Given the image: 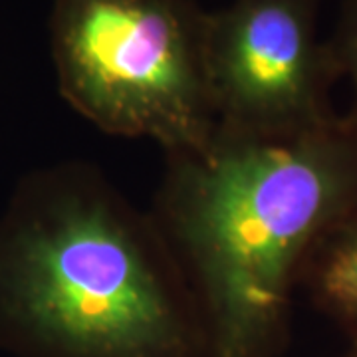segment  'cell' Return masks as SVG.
Wrapping results in <instances>:
<instances>
[{
    "mask_svg": "<svg viewBox=\"0 0 357 357\" xmlns=\"http://www.w3.org/2000/svg\"><path fill=\"white\" fill-rule=\"evenodd\" d=\"M157 225L192 296L201 357H280L307 258L357 206V107L167 155Z\"/></svg>",
    "mask_w": 357,
    "mask_h": 357,
    "instance_id": "1",
    "label": "cell"
},
{
    "mask_svg": "<svg viewBox=\"0 0 357 357\" xmlns=\"http://www.w3.org/2000/svg\"><path fill=\"white\" fill-rule=\"evenodd\" d=\"M0 337L28 357H201L163 234L82 167L28 177L0 215Z\"/></svg>",
    "mask_w": 357,
    "mask_h": 357,
    "instance_id": "2",
    "label": "cell"
},
{
    "mask_svg": "<svg viewBox=\"0 0 357 357\" xmlns=\"http://www.w3.org/2000/svg\"><path fill=\"white\" fill-rule=\"evenodd\" d=\"M192 0H54L50 52L70 107L112 135L167 155L201 151L217 131Z\"/></svg>",
    "mask_w": 357,
    "mask_h": 357,
    "instance_id": "3",
    "label": "cell"
},
{
    "mask_svg": "<svg viewBox=\"0 0 357 357\" xmlns=\"http://www.w3.org/2000/svg\"><path fill=\"white\" fill-rule=\"evenodd\" d=\"M204 66L222 131L290 135L337 112L340 72L319 38L318 0H232L206 13Z\"/></svg>",
    "mask_w": 357,
    "mask_h": 357,
    "instance_id": "4",
    "label": "cell"
},
{
    "mask_svg": "<svg viewBox=\"0 0 357 357\" xmlns=\"http://www.w3.org/2000/svg\"><path fill=\"white\" fill-rule=\"evenodd\" d=\"M298 290L312 306L357 344V206L314 248Z\"/></svg>",
    "mask_w": 357,
    "mask_h": 357,
    "instance_id": "5",
    "label": "cell"
},
{
    "mask_svg": "<svg viewBox=\"0 0 357 357\" xmlns=\"http://www.w3.org/2000/svg\"><path fill=\"white\" fill-rule=\"evenodd\" d=\"M328 42L340 79H347L351 84L357 98V0H342L340 16Z\"/></svg>",
    "mask_w": 357,
    "mask_h": 357,
    "instance_id": "6",
    "label": "cell"
},
{
    "mask_svg": "<svg viewBox=\"0 0 357 357\" xmlns=\"http://www.w3.org/2000/svg\"><path fill=\"white\" fill-rule=\"evenodd\" d=\"M342 357H357V344H347V351Z\"/></svg>",
    "mask_w": 357,
    "mask_h": 357,
    "instance_id": "7",
    "label": "cell"
}]
</instances>
